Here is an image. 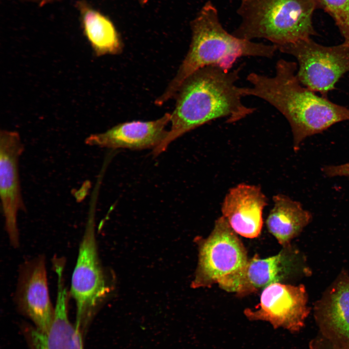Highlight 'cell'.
<instances>
[{"instance_id": "cell-3", "label": "cell", "mask_w": 349, "mask_h": 349, "mask_svg": "<svg viewBox=\"0 0 349 349\" xmlns=\"http://www.w3.org/2000/svg\"><path fill=\"white\" fill-rule=\"evenodd\" d=\"M190 25L191 40L188 52L174 77L156 100V105H163L176 95L184 81L200 68L216 65L230 70L239 57L271 58L278 50L273 44L255 43L228 33L210 1L205 4Z\"/></svg>"}, {"instance_id": "cell-10", "label": "cell", "mask_w": 349, "mask_h": 349, "mask_svg": "<svg viewBox=\"0 0 349 349\" xmlns=\"http://www.w3.org/2000/svg\"><path fill=\"white\" fill-rule=\"evenodd\" d=\"M290 245L277 254L261 258L257 254L248 259L241 268L223 277L219 282L222 289L245 296L280 282L289 275L295 267L296 254Z\"/></svg>"}, {"instance_id": "cell-6", "label": "cell", "mask_w": 349, "mask_h": 349, "mask_svg": "<svg viewBox=\"0 0 349 349\" xmlns=\"http://www.w3.org/2000/svg\"><path fill=\"white\" fill-rule=\"evenodd\" d=\"M276 47L296 58L299 65L298 78L312 91L325 95L334 88L338 79L349 72V44L345 42L328 47L308 38Z\"/></svg>"}, {"instance_id": "cell-20", "label": "cell", "mask_w": 349, "mask_h": 349, "mask_svg": "<svg viewBox=\"0 0 349 349\" xmlns=\"http://www.w3.org/2000/svg\"><path fill=\"white\" fill-rule=\"evenodd\" d=\"M323 174L328 177L344 176L349 178V162L323 168Z\"/></svg>"}, {"instance_id": "cell-7", "label": "cell", "mask_w": 349, "mask_h": 349, "mask_svg": "<svg viewBox=\"0 0 349 349\" xmlns=\"http://www.w3.org/2000/svg\"><path fill=\"white\" fill-rule=\"evenodd\" d=\"M238 234L222 216L206 238H197L198 261L191 286L210 287L242 267L248 258Z\"/></svg>"}, {"instance_id": "cell-18", "label": "cell", "mask_w": 349, "mask_h": 349, "mask_svg": "<svg viewBox=\"0 0 349 349\" xmlns=\"http://www.w3.org/2000/svg\"><path fill=\"white\" fill-rule=\"evenodd\" d=\"M317 8H320L332 16L337 26L344 42L349 44V0H313Z\"/></svg>"}, {"instance_id": "cell-21", "label": "cell", "mask_w": 349, "mask_h": 349, "mask_svg": "<svg viewBox=\"0 0 349 349\" xmlns=\"http://www.w3.org/2000/svg\"><path fill=\"white\" fill-rule=\"evenodd\" d=\"M139 3V4L142 6L144 7L147 5V4L149 3L150 0H137Z\"/></svg>"}, {"instance_id": "cell-4", "label": "cell", "mask_w": 349, "mask_h": 349, "mask_svg": "<svg viewBox=\"0 0 349 349\" xmlns=\"http://www.w3.org/2000/svg\"><path fill=\"white\" fill-rule=\"evenodd\" d=\"M313 0H241L238 13L242 21L233 34L252 40L264 38L276 47L316 34Z\"/></svg>"}, {"instance_id": "cell-16", "label": "cell", "mask_w": 349, "mask_h": 349, "mask_svg": "<svg viewBox=\"0 0 349 349\" xmlns=\"http://www.w3.org/2000/svg\"><path fill=\"white\" fill-rule=\"evenodd\" d=\"M273 206L266 220L269 232L284 247L298 236L311 222L312 215L301 204L283 194L272 198Z\"/></svg>"}, {"instance_id": "cell-17", "label": "cell", "mask_w": 349, "mask_h": 349, "mask_svg": "<svg viewBox=\"0 0 349 349\" xmlns=\"http://www.w3.org/2000/svg\"><path fill=\"white\" fill-rule=\"evenodd\" d=\"M84 35L97 56L119 54L123 45L111 20L85 0L76 1Z\"/></svg>"}, {"instance_id": "cell-11", "label": "cell", "mask_w": 349, "mask_h": 349, "mask_svg": "<svg viewBox=\"0 0 349 349\" xmlns=\"http://www.w3.org/2000/svg\"><path fill=\"white\" fill-rule=\"evenodd\" d=\"M15 299L19 311L34 327L46 333L52 322L54 308L49 298L43 256L28 260L21 267Z\"/></svg>"}, {"instance_id": "cell-2", "label": "cell", "mask_w": 349, "mask_h": 349, "mask_svg": "<svg viewBox=\"0 0 349 349\" xmlns=\"http://www.w3.org/2000/svg\"><path fill=\"white\" fill-rule=\"evenodd\" d=\"M275 69L272 77L251 73L247 79L252 86L241 87L240 91L243 96L265 100L286 118L291 128L295 151L308 137L349 120V109L319 97L301 85L296 74V63L281 59Z\"/></svg>"}, {"instance_id": "cell-22", "label": "cell", "mask_w": 349, "mask_h": 349, "mask_svg": "<svg viewBox=\"0 0 349 349\" xmlns=\"http://www.w3.org/2000/svg\"><path fill=\"white\" fill-rule=\"evenodd\" d=\"M58 261H61V260H58ZM56 261H55V262H56ZM63 262H64V261H63ZM64 263H65V262H64Z\"/></svg>"}, {"instance_id": "cell-1", "label": "cell", "mask_w": 349, "mask_h": 349, "mask_svg": "<svg viewBox=\"0 0 349 349\" xmlns=\"http://www.w3.org/2000/svg\"><path fill=\"white\" fill-rule=\"evenodd\" d=\"M240 70L209 65L190 75L178 92L171 128L152 154L159 155L176 139L209 121L226 118V123H234L253 113L255 109L243 104L236 84Z\"/></svg>"}, {"instance_id": "cell-13", "label": "cell", "mask_w": 349, "mask_h": 349, "mask_svg": "<svg viewBox=\"0 0 349 349\" xmlns=\"http://www.w3.org/2000/svg\"><path fill=\"white\" fill-rule=\"evenodd\" d=\"M171 113H166L153 121H133L118 124L107 131L93 134L85 140L89 146L111 149L143 150L158 146L166 137L165 127Z\"/></svg>"}, {"instance_id": "cell-15", "label": "cell", "mask_w": 349, "mask_h": 349, "mask_svg": "<svg viewBox=\"0 0 349 349\" xmlns=\"http://www.w3.org/2000/svg\"><path fill=\"white\" fill-rule=\"evenodd\" d=\"M68 300L66 293L57 294L53 320L46 333L35 327L25 329L31 349H83V334L68 318Z\"/></svg>"}, {"instance_id": "cell-9", "label": "cell", "mask_w": 349, "mask_h": 349, "mask_svg": "<svg viewBox=\"0 0 349 349\" xmlns=\"http://www.w3.org/2000/svg\"><path fill=\"white\" fill-rule=\"evenodd\" d=\"M24 150L19 133L0 132V196L5 228L12 245L19 244L17 214L26 210L21 189L19 160Z\"/></svg>"}, {"instance_id": "cell-14", "label": "cell", "mask_w": 349, "mask_h": 349, "mask_svg": "<svg viewBox=\"0 0 349 349\" xmlns=\"http://www.w3.org/2000/svg\"><path fill=\"white\" fill-rule=\"evenodd\" d=\"M318 333L329 339H349V276L342 271L316 302Z\"/></svg>"}, {"instance_id": "cell-5", "label": "cell", "mask_w": 349, "mask_h": 349, "mask_svg": "<svg viewBox=\"0 0 349 349\" xmlns=\"http://www.w3.org/2000/svg\"><path fill=\"white\" fill-rule=\"evenodd\" d=\"M98 194L92 195L84 232L72 273L70 295L76 306V327L83 335L111 291L101 264L95 234Z\"/></svg>"}, {"instance_id": "cell-8", "label": "cell", "mask_w": 349, "mask_h": 349, "mask_svg": "<svg viewBox=\"0 0 349 349\" xmlns=\"http://www.w3.org/2000/svg\"><path fill=\"white\" fill-rule=\"evenodd\" d=\"M309 313L305 286L280 282L263 289L260 303L254 309L244 311L250 320L269 322L274 329L283 328L293 333L302 329Z\"/></svg>"}, {"instance_id": "cell-19", "label": "cell", "mask_w": 349, "mask_h": 349, "mask_svg": "<svg viewBox=\"0 0 349 349\" xmlns=\"http://www.w3.org/2000/svg\"><path fill=\"white\" fill-rule=\"evenodd\" d=\"M309 349H349V339H329L317 333L309 343Z\"/></svg>"}, {"instance_id": "cell-12", "label": "cell", "mask_w": 349, "mask_h": 349, "mask_svg": "<svg viewBox=\"0 0 349 349\" xmlns=\"http://www.w3.org/2000/svg\"><path fill=\"white\" fill-rule=\"evenodd\" d=\"M268 198L257 185L239 183L229 189L221 205V212L235 232L245 238L259 236L263 212Z\"/></svg>"}]
</instances>
